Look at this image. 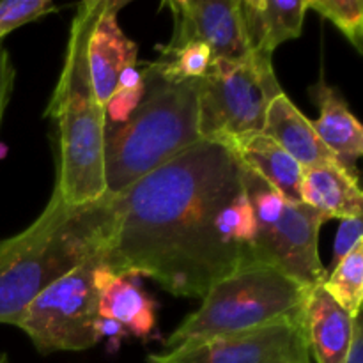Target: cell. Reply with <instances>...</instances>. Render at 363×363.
<instances>
[{
	"label": "cell",
	"instance_id": "4fadbf2b",
	"mask_svg": "<svg viewBox=\"0 0 363 363\" xmlns=\"http://www.w3.org/2000/svg\"><path fill=\"white\" fill-rule=\"evenodd\" d=\"M248 50L272 57L275 48L300 38L307 0H240Z\"/></svg>",
	"mask_w": 363,
	"mask_h": 363
},
{
	"label": "cell",
	"instance_id": "cb8c5ba5",
	"mask_svg": "<svg viewBox=\"0 0 363 363\" xmlns=\"http://www.w3.org/2000/svg\"><path fill=\"white\" fill-rule=\"evenodd\" d=\"M14 77H16V71H14L13 62H11L9 53L0 45V124H2L4 112H6L7 105H9Z\"/></svg>",
	"mask_w": 363,
	"mask_h": 363
},
{
	"label": "cell",
	"instance_id": "e0dca14e",
	"mask_svg": "<svg viewBox=\"0 0 363 363\" xmlns=\"http://www.w3.org/2000/svg\"><path fill=\"white\" fill-rule=\"evenodd\" d=\"M245 169L252 170L264 183L293 202H301L300 184L303 167L287 155L275 140L259 133L225 140Z\"/></svg>",
	"mask_w": 363,
	"mask_h": 363
},
{
	"label": "cell",
	"instance_id": "7c38bea8",
	"mask_svg": "<svg viewBox=\"0 0 363 363\" xmlns=\"http://www.w3.org/2000/svg\"><path fill=\"white\" fill-rule=\"evenodd\" d=\"M311 96L319 106V117L311 121L315 135L337 158L339 165L358 177L357 162L363 155V126L351 113L337 89L325 80L311 87Z\"/></svg>",
	"mask_w": 363,
	"mask_h": 363
},
{
	"label": "cell",
	"instance_id": "d4e9b609",
	"mask_svg": "<svg viewBox=\"0 0 363 363\" xmlns=\"http://www.w3.org/2000/svg\"><path fill=\"white\" fill-rule=\"evenodd\" d=\"M346 363H363V332H362V315L354 319L353 340H351L350 353H347Z\"/></svg>",
	"mask_w": 363,
	"mask_h": 363
},
{
	"label": "cell",
	"instance_id": "d6986e66",
	"mask_svg": "<svg viewBox=\"0 0 363 363\" xmlns=\"http://www.w3.org/2000/svg\"><path fill=\"white\" fill-rule=\"evenodd\" d=\"M323 289L351 315L358 318L363 300V240L342 261L326 273Z\"/></svg>",
	"mask_w": 363,
	"mask_h": 363
},
{
	"label": "cell",
	"instance_id": "7a4b0ae2",
	"mask_svg": "<svg viewBox=\"0 0 363 363\" xmlns=\"http://www.w3.org/2000/svg\"><path fill=\"white\" fill-rule=\"evenodd\" d=\"M112 220V195L71 206L53 190L32 225L0 241V323L20 325L41 291L101 254Z\"/></svg>",
	"mask_w": 363,
	"mask_h": 363
},
{
	"label": "cell",
	"instance_id": "ba28073f",
	"mask_svg": "<svg viewBox=\"0 0 363 363\" xmlns=\"http://www.w3.org/2000/svg\"><path fill=\"white\" fill-rule=\"evenodd\" d=\"M103 252L46 287L25 308L18 328L41 354L84 351L99 342L98 284Z\"/></svg>",
	"mask_w": 363,
	"mask_h": 363
},
{
	"label": "cell",
	"instance_id": "5b68a950",
	"mask_svg": "<svg viewBox=\"0 0 363 363\" xmlns=\"http://www.w3.org/2000/svg\"><path fill=\"white\" fill-rule=\"evenodd\" d=\"M308 291L279 268L248 262L223 277L163 340L165 351L303 318Z\"/></svg>",
	"mask_w": 363,
	"mask_h": 363
},
{
	"label": "cell",
	"instance_id": "3957f363",
	"mask_svg": "<svg viewBox=\"0 0 363 363\" xmlns=\"http://www.w3.org/2000/svg\"><path fill=\"white\" fill-rule=\"evenodd\" d=\"M103 0L78 6L67 39L66 59L46 117L57 123V183L66 204L78 206L105 197V108L92 87L87 46Z\"/></svg>",
	"mask_w": 363,
	"mask_h": 363
},
{
	"label": "cell",
	"instance_id": "9c48e42d",
	"mask_svg": "<svg viewBox=\"0 0 363 363\" xmlns=\"http://www.w3.org/2000/svg\"><path fill=\"white\" fill-rule=\"evenodd\" d=\"M305 315V314H303ZM147 363H312L303 318L264 328L216 337L163 353L149 354Z\"/></svg>",
	"mask_w": 363,
	"mask_h": 363
},
{
	"label": "cell",
	"instance_id": "8992f818",
	"mask_svg": "<svg viewBox=\"0 0 363 363\" xmlns=\"http://www.w3.org/2000/svg\"><path fill=\"white\" fill-rule=\"evenodd\" d=\"M243 181L255 222L252 262L273 266L314 289L326 279L319 257L321 225L328 220L303 202H293L243 167Z\"/></svg>",
	"mask_w": 363,
	"mask_h": 363
},
{
	"label": "cell",
	"instance_id": "7402d4cb",
	"mask_svg": "<svg viewBox=\"0 0 363 363\" xmlns=\"http://www.w3.org/2000/svg\"><path fill=\"white\" fill-rule=\"evenodd\" d=\"M53 11H59V7L48 0H2L0 2V41L7 34L20 28L21 25L30 23Z\"/></svg>",
	"mask_w": 363,
	"mask_h": 363
},
{
	"label": "cell",
	"instance_id": "603a6c76",
	"mask_svg": "<svg viewBox=\"0 0 363 363\" xmlns=\"http://www.w3.org/2000/svg\"><path fill=\"white\" fill-rule=\"evenodd\" d=\"M363 222L362 218L342 220L333 245V266L339 264L354 247L362 241Z\"/></svg>",
	"mask_w": 363,
	"mask_h": 363
},
{
	"label": "cell",
	"instance_id": "5bb4252c",
	"mask_svg": "<svg viewBox=\"0 0 363 363\" xmlns=\"http://www.w3.org/2000/svg\"><path fill=\"white\" fill-rule=\"evenodd\" d=\"M354 319L323 286L308 291L303 326L308 351L315 363H346L353 340Z\"/></svg>",
	"mask_w": 363,
	"mask_h": 363
},
{
	"label": "cell",
	"instance_id": "52a82bcc",
	"mask_svg": "<svg viewBox=\"0 0 363 363\" xmlns=\"http://www.w3.org/2000/svg\"><path fill=\"white\" fill-rule=\"evenodd\" d=\"M195 89L201 135L211 140L262 131L269 103L282 94L272 57L257 53L241 62L213 60Z\"/></svg>",
	"mask_w": 363,
	"mask_h": 363
},
{
	"label": "cell",
	"instance_id": "ffe728a7",
	"mask_svg": "<svg viewBox=\"0 0 363 363\" xmlns=\"http://www.w3.org/2000/svg\"><path fill=\"white\" fill-rule=\"evenodd\" d=\"M156 62L165 77L177 82L199 80L208 73L213 62L211 50L202 43H186L176 50H163Z\"/></svg>",
	"mask_w": 363,
	"mask_h": 363
},
{
	"label": "cell",
	"instance_id": "6da1fadb",
	"mask_svg": "<svg viewBox=\"0 0 363 363\" xmlns=\"http://www.w3.org/2000/svg\"><path fill=\"white\" fill-rule=\"evenodd\" d=\"M113 199L103 266L201 298L252 262L255 222L243 165L225 140L202 138Z\"/></svg>",
	"mask_w": 363,
	"mask_h": 363
},
{
	"label": "cell",
	"instance_id": "44dd1931",
	"mask_svg": "<svg viewBox=\"0 0 363 363\" xmlns=\"http://www.w3.org/2000/svg\"><path fill=\"white\" fill-rule=\"evenodd\" d=\"M307 9H314L332 21L350 39L351 45L363 52V2L362 0H307Z\"/></svg>",
	"mask_w": 363,
	"mask_h": 363
},
{
	"label": "cell",
	"instance_id": "ac0fdd59",
	"mask_svg": "<svg viewBox=\"0 0 363 363\" xmlns=\"http://www.w3.org/2000/svg\"><path fill=\"white\" fill-rule=\"evenodd\" d=\"M262 133L275 140L303 169L339 163L319 140L311 121L293 105V101L284 92L269 103Z\"/></svg>",
	"mask_w": 363,
	"mask_h": 363
},
{
	"label": "cell",
	"instance_id": "8fae6325",
	"mask_svg": "<svg viewBox=\"0 0 363 363\" xmlns=\"http://www.w3.org/2000/svg\"><path fill=\"white\" fill-rule=\"evenodd\" d=\"M124 6L126 2L121 0H103L89 38V73L96 98L103 108H106L117 91L124 71L135 67L138 59L137 43L131 41L117 23V13Z\"/></svg>",
	"mask_w": 363,
	"mask_h": 363
},
{
	"label": "cell",
	"instance_id": "277c9868",
	"mask_svg": "<svg viewBox=\"0 0 363 363\" xmlns=\"http://www.w3.org/2000/svg\"><path fill=\"white\" fill-rule=\"evenodd\" d=\"M144 94L121 123H105L106 195H119L202 140L195 80L165 77L158 62L142 69Z\"/></svg>",
	"mask_w": 363,
	"mask_h": 363
},
{
	"label": "cell",
	"instance_id": "30bf717a",
	"mask_svg": "<svg viewBox=\"0 0 363 363\" xmlns=\"http://www.w3.org/2000/svg\"><path fill=\"white\" fill-rule=\"evenodd\" d=\"M174 14V35L163 50L186 43H202L213 60L241 62L250 57L241 21L240 0H169Z\"/></svg>",
	"mask_w": 363,
	"mask_h": 363
},
{
	"label": "cell",
	"instance_id": "484cf974",
	"mask_svg": "<svg viewBox=\"0 0 363 363\" xmlns=\"http://www.w3.org/2000/svg\"><path fill=\"white\" fill-rule=\"evenodd\" d=\"M98 333H99V339L103 337H108V339H121L123 335H126V330L116 323L113 319H106L99 315L98 319Z\"/></svg>",
	"mask_w": 363,
	"mask_h": 363
},
{
	"label": "cell",
	"instance_id": "9a60e30c",
	"mask_svg": "<svg viewBox=\"0 0 363 363\" xmlns=\"http://www.w3.org/2000/svg\"><path fill=\"white\" fill-rule=\"evenodd\" d=\"M300 197L303 204L321 213L326 220L362 218L363 194L358 177L346 172L339 163L303 169Z\"/></svg>",
	"mask_w": 363,
	"mask_h": 363
},
{
	"label": "cell",
	"instance_id": "4316f807",
	"mask_svg": "<svg viewBox=\"0 0 363 363\" xmlns=\"http://www.w3.org/2000/svg\"><path fill=\"white\" fill-rule=\"evenodd\" d=\"M0 363H9V357L6 353L0 354Z\"/></svg>",
	"mask_w": 363,
	"mask_h": 363
},
{
	"label": "cell",
	"instance_id": "2e32d148",
	"mask_svg": "<svg viewBox=\"0 0 363 363\" xmlns=\"http://www.w3.org/2000/svg\"><path fill=\"white\" fill-rule=\"evenodd\" d=\"M96 284L101 318L113 319L138 339H147L155 332L156 305L138 286L135 277L113 275L101 266L96 273Z\"/></svg>",
	"mask_w": 363,
	"mask_h": 363
}]
</instances>
